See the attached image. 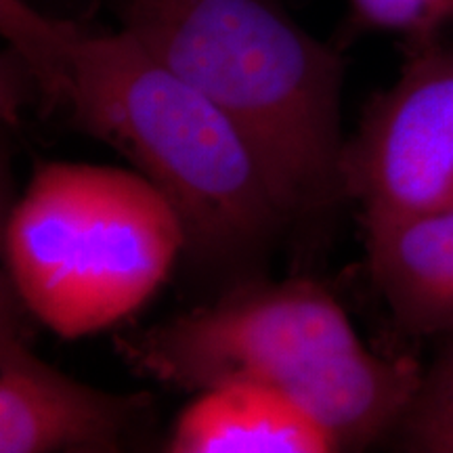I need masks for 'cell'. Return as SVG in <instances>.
Listing matches in <instances>:
<instances>
[{
  "label": "cell",
  "mask_w": 453,
  "mask_h": 453,
  "mask_svg": "<svg viewBox=\"0 0 453 453\" xmlns=\"http://www.w3.org/2000/svg\"><path fill=\"white\" fill-rule=\"evenodd\" d=\"M0 32L44 110L110 145L170 197L187 258L240 271L288 226L223 113L124 27L88 30L0 0Z\"/></svg>",
  "instance_id": "6da1fadb"
},
{
  "label": "cell",
  "mask_w": 453,
  "mask_h": 453,
  "mask_svg": "<svg viewBox=\"0 0 453 453\" xmlns=\"http://www.w3.org/2000/svg\"><path fill=\"white\" fill-rule=\"evenodd\" d=\"M120 15L234 127L288 226L347 200L344 61L277 0H127Z\"/></svg>",
  "instance_id": "7a4b0ae2"
},
{
  "label": "cell",
  "mask_w": 453,
  "mask_h": 453,
  "mask_svg": "<svg viewBox=\"0 0 453 453\" xmlns=\"http://www.w3.org/2000/svg\"><path fill=\"white\" fill-rule=\"evenodd\" d=\"M130 370L189 393L248 382L288 395L342 449L388 439L422 370L376 355L311 280H240L206 309L116 336Z\"/></svg>",
  "instance_id": "3957f363"
},
{
  "label": "cell",
  "mask_w": 453,
  "mask_h": 453,
  "mask_svg": "<svg viewBox=\"0 0 453 453\" xmlns=\"http://www.w3.org/2000/svg\"><path fill=\"white\" fill-rule=\"evenodd\" d=\"M7 283L21 309L61 338L127 321L187 254L170 197L139 170L49 162L11 208Z\"/></svg>",
  "instance_id": "277c9868"
},
{
  "label": "cell",
  "mask_w": 453,
  "mask_h": 453,
  "mask_svg": "<svg viewBox=\"0 0 453 453\" xmlns=\"http://www.w3.org/2000/svg\"><path fill=\"white\" fill-rule=\"evenodd\" d=\"M344 191L365 231L453 208V47L410 44L344 145Z\"/></svg>",
  "instance_id": "5b68a950"
},
{
  "label": "cell",
  "mask_w": 453,
  "mask_h": 453,
  "mask_svg": "<svg viewBox=\"0 0 453 453\" xmlns=\"http://www.w3.org/2000/svg\"><path fill=\"white\" fill-rule=\"evenodd\" d=\"M3 288L0 311V453H113L150 413L145 393L116 395L65 376L34 353Z\"/></svg>",
  "instance_id": "8992f818"
},
{
  "label": "cell",
  "mask_w": 453,
  "mask_h": 453,
  "mask_svg": "<svg viewBox=\"0 0 453 453\" xmlns=\"http://www.w3.org/2000/svg\"><path fill=\"white\" fill-rule=\"evenodd\" d=\"M170 453H332L336 437L280 390L248 382L196 393L166 441Z\"/></svg>",
  "instance_id": "52a82bcc"
},
{
  "label": "cell",
  "mask_w": 453,
  "mask_h": 453,
  "mask_svg": "<svg viewBox=\"0 0 453 453\" xmlns=\"http://www.w3.org/2000/svg\"><path fill=\"white\" fill-rule=\"evenodd\" d=\"M367 265L395 326L413 338L453 334V208L365 231Z\"/></svg>",
  "instance_id": "ba28073f"
},
{
  "label": "cell",
  "mask_w": 453,
  "mask_h": 453,
  "mask_svg": "<svg viewBox=\"0 0 453 453\" xmlns=\"http://www.w3.org/2000/svg\"><path fill=\"white\" fill-rule=\"evenodd\" d=\"M390 443L413 453H453V350L443 347L422 373L410 405L401 413Z\"/></svg>",
  "instance_id": "9c48e42d"
},
{
  "label": "cell",
  "mask_w": 453,
  "mask_h": 453,
  "mask_svg": "<svg viewBox=\"0 0 453 453\" xmlns=\"http://www.w3.org/2000/svg\"><path fill=\"white\" fill-rule=\"evenodd\" d=\"M350 17L359 30L396 32L410 44L437 38L451 24L453 0H349Z\"/></svg>",
  "instance_id": "30bf717a"
},
{
  "label": "cell",
  "mask_w": 453,
  "mask_h": 453,
  "mask_svg": "<svg viewBox=\"0 0 453 453\" xmlns=\"http://www.w3.org/2000/svg\"><path fill=\"white\" fill-rule=\"evenodd\" d=\"M443 344H445V347H447V349H451V350H453V334H451V336H447V338H443Z\"/></svg>",
  "instance_id": "8fae6325"
},
{
  "label": "cell",
  "mask_w": 453,
  "mask_h": 453,
  "mask_svg": "<svg viewBox=\"0 0 453 453\" xmlns=\"http://www.w3.org/2000/svg\"><path fill=\"white\" fill-rule=\"evenodd\" d=\"M451 21H453V9H451Z\"/></svg>",
  "instance_id": "7c38bea8"
}]
</instances>
